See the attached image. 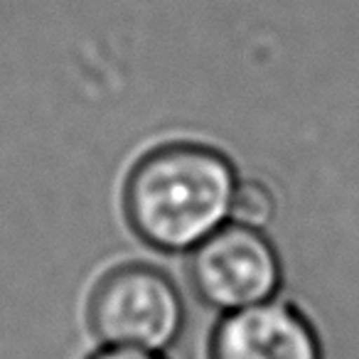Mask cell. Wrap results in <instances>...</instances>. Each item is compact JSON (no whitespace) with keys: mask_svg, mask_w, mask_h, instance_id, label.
<instances>
[{"mask_svg":"<svg viewBox=\"0 0 359 359\" xmlns=\"http://www.w3.org/2000/svg\"><path fill=\"white\" fill-rule=\"evenodd\" d=\"M276 197L264 182H256V180H246L236 185L234 200H231V212L229 222L241 226H249V229L264 231L266 226L273 222L276 217Z\"/></svg>","mask_w":359,"mask_h":359,"instance_id":"cell-5","label":"cell"},{"mask_svg":"<svg viewBox=\"0 0 359 359\" xmlns=\"http://www.w3.org/2000/svg\"><path fill=\"white\" fill-rule=\"evenodd\" d=\"M89 359H165L160 352H145V349H126V347H101Z\"/></svg>","mask_w":359,"mask_h":359,"instance_id":"cell-6","label":"cell"},{"mask_svg":"<svg viewBox=\"0 0 359 359\" xmlns=\"http://www.w3.org/2000/svg\"><path fill=\"white\" fill-rule=\"evenodd\" d=\"M239 175L222 150L168 143L130 168L123 212L133 234L158 251H192L229 222Z\"/></svg>","mask_w":359,"mask_h":359,"instance_id":"cell-1","label":"cell"},{"mask_svg":"<svg viewBox=\"0 0 359 359\" xmlns=\"http://www.w3.org/2000/svg\"><path fill=\"white\" fill-rule=\"evenodd\" d=\"M86 323L101 347L160 352L185 327V300L158 266L123 264L106 271L91 288Z\"/></svg>","mask_w":359,"mask_h":359,"instance_id":"cell-2","label":"cell"},{"mask_svg":"<svg viewBox=\"0 0 359 359\" xmlns=\"http://www.w3.org/2000/svg\"><path fill=\"white\" fill-rule=\"evenodd\" d=\"M210 359H323V344L303 310L273 298L222 315Z\"/></svg>","mask_w":359,"mask_h":359,"instance_id":"cell-4","label":"cell"},{"mask_svg":"<svg viewBox=\"0 0 359 359\" xmlns=\"http://www.w3.org/2000/svg\"><path fill=\"white\" fill-rule=\"evenodd\" d=\"M187 278L207 308L224 315L273 300L283 283V266L264 231L226 222L190 251Z\"/></svg>","mask_w":359,"mask_h":359,"instance_id":"cell-3","label":"cell"}]
</instances>
